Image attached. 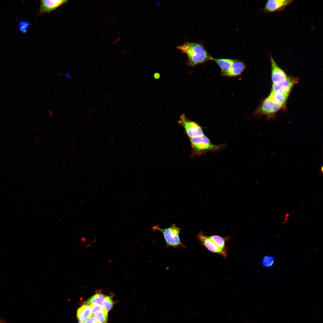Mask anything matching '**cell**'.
<instances>
[{
	"label": "cell",
	"mask_w": 323,
	"mask_h": 323,
	"mask_svg": "<svg viewBox=\"0 0 323 323\" xmlns=\"http://www.w3.org/2000/svg\"><path fill=\"white\" fill-rule=\"evenodd\" d=\"M176 48L187 55L188 64L191 66L212 60L213 58L208 54L203 46L199 43L187 42L177 46Z\"/></svg>",
	"instance_id": "obj_1"
},
{
	"label": "cell",
	"mask_w": 323,
	"mask_h": 323,
	"mask_svg": "<svg viewBox=\"0 0 323 323\" xmlns=\"http://www.w3.org/2000/svg\"><path fill=\"white\" fill-rule=\"evenodd\" d=\"M197 238L203 246L210 252L219 254L224 258L227 256L226 252L220 249L210 239L201 231L198 234Z\"/></svg>",
	"instance_id": "obj_7"
},
{
	"label": "cell",
	"mask_w": 323,
	"mask_h": 323,
	"mask_svg": "<svg viewBox=\"0 0 323 323\" xmlns=\"http://www.w3.org/2000/svg\"><path fill=\"white\" fill-rule=\"evenodd\" d=\"M67 2V1L65 0H41L39 14L53 11Z\"/></svg>",
	"instance_id": "obj_9"
},
{
	"label": "cell",
	"mask_w": 323,
	"mask_h": 323,
	"mask_svg": "<svg viewBox=\"0 0 323 323\" xmlns=\"http://www.w3.org/2000/svg\"><path fill=\"white\" fill-rule=\"evenodd\" d=\"M105 296V295L101 293H96L85 301L84 304L88 305L96 304L101 306Z\"/></svg>",
	"instance_id": "obj_16"
},
{
	"label": "cell",
	"mask_w": 323,
	"mask_h": 323,
	"mask_svg": "<svg viewBox=\"0 0 323 323\" xmlns=\"http://www.w3.org/2000/svg\"><path fill=\"white\" fill-rule=\"evenodd\" d=\"M274 258L271 256H265L262 261V265L264 267H270L272 266L274 262Z\"/></svg>",
	"instance_id": "obj_19"
},
{
	"label": "cell",
	"mask_w": 323,
	"mask_h": 323,
	"mask_svg": "<svg viewBox=\"0 0 323 323\" xmlns=\"http://www.w3.org/2000/svg\"><path fill=\"white\" fill-rule=\"evenodd\" d=\"M178 123L184 128L189 138L204 134L202 127L197 123L188 118L185 114L180 115Z\"/></svg>",
	"instance_id": "obj_5"
},
{
	"label": "cell",
	"mask_w": 323,
	"mask_h": 323,
	"mask_svg": "<svg viewBox=\"0 0 323 323\" xmlns=\"http://www.w3.org/2000/svg\"><path fill=\"white\" fill-rule=\"evenodd\" d=\"M85 323H99L94 319L93 315L92 316L85 322Z\"/></svg>",
	"instance_id": "obj_22"
},
{
	"label": "cell",
	"mask_w": 323,
	"mask_h": 323,
	"mask_svg": "<svg viewBox=\"0 0 323 323\" xmlns=\"http://www.w3.org/2000/svg\"><path fill=\"white\" fill-rule=\"evenodd\" d=\"M89 306L83 304L77 310V317L79 322H85L92 315Z\"/></svg>",
	"instance_id": "obj_12"
},
{
	"label": "cell",
	"mask_w": 323,
	"mask_h": 323,
	"mask_svg": "<svg viewBox=\"0 0 323 323\" xmlns=\"http://www.w3.org/2000/svg\"><path fill=\"white\" fill-rule=\"evenodd\" d=\"M271 70V79L273 83L278 82L288 76L277 64L272 56L270 57Z\"/></svg>",
	"instance_id": "obj_10"
},
{
	"label": "cell",
	"mask_w": 323,
	"mask_h": 323,
	"mask_svg": "<svg viewBox=\"0 0 323 323\" xmlns=\"http://www.w3.org/2000/svg\"><path fill=\"white\" fill-rule=\"evenodd\" d=\"M293 1L292 0H268L263 9L266 13H272L282 11Z\"/></svg>",
	"instance_id": "obj_8"
},
{
	"label": "cell",
	"mask_w": 323,
	"mask_h": 323,
	"mask_svg": "<svg viewBox=\"0 0 323 323\" xmlns=\"http://www.w3.org/2000/svg\"><path fill=\"white\" fill-rule=\"evenodd\" d=\"M290 94L288 92L271 91L269 96L277 103L286 107Z\"/></svg>",
	"instance_id": "obj_13"
},
{
	"label": "cell",
	"mask_w": 323,
	"mask_h": 323,
	"mask_svg": "<svg viewBox=\"0 0 323 323\" xmlns=\"http://www.w3.org/2000/svg\"><path fill=\"white\" fill-rule=\"evenodd\" d=\"M189 138L192 150V156L201 155L208 151H217L225 146V144L219 145L213 144L204 134Z\"/></svg>",
	"instance_id": "obj_2"
},
{
	"label": "cell",
	"mask_w": 323,
	"mask_h": 323,
	"mask_svg": "<svg viewBox=\"0 0 323 323\" xmlns=\"http://www.w3.org/2000/svg\"><path fill=\"white\" fill-rule=\"evenodd\" d=\"M29 24L28 22H22L20 23V29L23 32H25L26 31V28L29 26Z\"/></svg>",
	"instance_id": "obj_21"
},
{
	"label": "cell",
	"mask_w": 323,
	"mask_h": 323,
	"mask_svg": "<svg viewBox=\"0 0 323 323\" xmlns=\"http://www.w3.org/2000/svg\"><path fill=\"white\" fill-rule=\"evenodd\" d=\"M113 304L114 302L112 297L110 296L105 295L101 306L103 308L108 312L111 309Z\"/></svg>",
	"instance_id": "obj_18"
},
{
	"label": "cell",
	"mask_w": 323,
	"mask_h": 323,
	"mask_svg": "<svg viewBox=\"0 0 323 323\" xmlns=\"http://www.w3.org/2000/svg\"><path fill=\"white\" fill-rule=\"evenodd\" d=\"M77 323H85V322H78Z\"/></svg>",
	"instance_id": "obj_25"
},
{
	"label": "cell",
	"mask_w": 323,
	"mask_h": 323,
	"mask_svg": "<svg viewBox=\"0 0 323 323\" xmlns=\"http://www.w3.org/2000/svg\"><path fill=\"white\" fill-rule=\"evenodd\" d=\"M245 68V65L243 62L235 60L228 71L223 75L229 77H237L241 74Z\"/></svg>",
	"instance_id": "obj_11"
},
{
	"label": "cell",
	"mask_w": 323,
	"mask_h": 323,
	"mask_svg": "<svg viewBox=\"0 0 323 323\" xmlns=\"http://www.w3.org/2000/svg\"><path fill=\"white\" fill-rule=\"evenodd\" d=\"M154 77L155 79H158L160 77V75L158 73H156L154 74Z\"/></svg>",
	"instance_id": "obj_23"
},
{
	"label": "cell",
	"mask_w": 323,
	"mask_h": 323,
	"mask_svg": "<svg viewBox=\"0 0 323 323\" xmlns=\"http://www.w3.org/2000/svg\"><path fill=\"white\" fill-rule=\"evenodd\" d=\"M89 305L90 306L92 313L93 315L102 308L101 306L98 304H91Z\"/></svg>",
	"instance_id": "obj_20"
},
{
	"label": "cell",
	"mask_w": 323,
	"mask_h": 323,
	"mask_svg": "<svg viewBox=\"0 0 323 323\" xmlns=\"http://www.w3.org/2000/svg\"><path fill=\"white\" fill-rule=\"evenodd\" d=\"M181 229L175 224H173L170 227L166 228H161L158 225L154 226L152 228L153 231H159L163 234L167 247L171 246L175 248L179 246L185 247L182 243L180 238L179 233Z\"/></svg>",
	"instance_id": "obj_4"
},
{
	"label": "cell",
	"mask_w": 323,
	"mask_h": 323,
	"mask_svg": "<svg viewBox=\"0 0 323 323\" xmlns=\"http://www.w3.org/2000/svg\"><path fill=\"white\" fill-rule=\"evenodd\" d=\"M286 108L269 96L263 99L256 108L254 115L259 117L265 116L267 120H274L278 113L281 110H285Z\"/></svg>",
	"instance_id": "obj_3"
},
{
	"label": "cell",
	"mask_w": 323,
	"mask_h": 323,
	"mask_svg": "<svg viewBox=\"0 0 323 323\" xmlns=\"http://www.w3.org/2000/svg\"><path fill=\"white\" fill-rule=\"evenodd\" d=\"M298 81L296 78L288 76L281 81L272 83L271 91L290 93L292 87Z\"/></svg>",
	"instance_id": "obj_6"
},
{
	"label": "cell",
	"mask_w": 323,
	"mask_h": 323,
	"mask_svg": "<svg viewBox=\"0 0 323 323\" xmlns=\"http://www.w3.org/2000/svg\"><path fill=\"white\" fill-rule=\"evenodd\" d=\"M93 316L95 319L99 323H107L108 311L103 308L96 312Z\"/></svg>",
	"instance_id": "obj_17"
},
{
	"label": "cell",
	"mask_w": 323,
	"mask_h": 323,
	"mask_svg": "<svg viewBox=\"0 0 323 323\" xmlns=\"http://www.w3.org/2000/svg\"><path fill=\"white\" fill-rule=\"evenodd\" d=\"M0 323H4L2 321L0 320Z\"/></svg>",
	"instance_id": "obj_24"
},
{
	"label": "cell",
	"mask_w": 323,
	"mask_h": 323,
	"mask_svg": "<svg viewBox=\"0 0 323 323\" xmlns=\"http://www.w3.org/2000/svg\"><path fill=\"white\" fill-rule=\"evenodd\" d=\"M214 61L220 67L222 75L226 73L233 63L235 60L228 58H214Z\"/></svg>",
	"instance_id": "obj_14"
},
{
	"label": "cell",
	"mask_w": 323,
	"mask_h": 323,
	"mask_svg": "<svg viewBox=\"0 0 323 323\" xmlns=\"http://www.w3.org/2000/svg\"><path fill=\"white\" fill-rule=\"evenodd\" d=\"M212 241L220 249L226 252L227 250L226 243L230 239V237H223L218 235H214L209 236Z\"/></svg>",
	"instance_id": "obj_15"
}]
</instances>
